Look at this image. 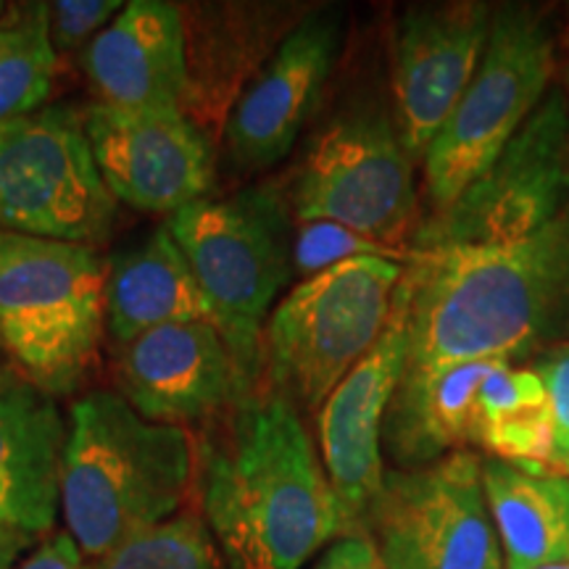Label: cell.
<instances>
[{
  "instance_id": "3",
  "label": "cell",
  "mask_w": 569,
  "mask_h": 569,
  "mask_svg": "<svg viewBox=\"0 0 569 569\" xmlns=\"http://www.w3.org/2000/svg\"><path fill=\"white\" fill-rule=\"evenodd\" d=\"M196 488V440L184 427L142 419L111 390L69 411L61 517L84 559L180 515Z\"/></svg>"
},
{
  "instance_id": "23",
  "label": "cell",
  "mask_w": 569,
  "mask_h": 569,
  "mask_svg": "<svg viewBox=\"0 0 569 569\" xmlns=\"http://www.w3.org/2000/svg\"><path fill=\"white\" fill-rule=\"evenodd\" d=\"M59 53L48 32V3H11L0 13V130L46 109Z\"/></svg>"
},
{
  "instance_id": "33",
  "label": "cell",
  "mask_w": 569,
  "mask_h": 569,
  "mask_svg": "<svg viewBox=\"0 0 569 569\" xmlns=\"http://www.w3.org/2000/svg\"><path fill=\"white\" fill-rule=\"evenodd\" d=\"M540 569H569V565H551V567H540Z\"/></svg>"
},
{
  "instance_id": "31",
  "label": "cell",
  "mask_w": 569,
  "mask_h": 569,
  "mask_svg": "<svg viewBox=\"0 0 569 569\" xmlns=\"http://www.w3.org/2000/svg\"><path fill=\"white\" fill-rule=\"evenodd\" d=\"M30 543V538L19 536V532H11L6 528H0V551L3 549H11V546H27Z\"/></svg>"
},
{
  "instance_id": "34",
  "label": "cell",
  "mask_w": 569,
  "mask_h": 569,
  "mask_svg": "<svg viewBox=\"0 0 569 569\" xmlns=\"http://www.w3.org/2000/svg\"><path fill=\"white\" fill-rule=\"evenodd\" d=\"M6 382H9V380H6V372H3V369H0V388H3Z\"/></svg>"
},
{
  "instance_id": "13",
  "label": "cell",
  "mask_w": 569,
  "mask_h": 569,
  "mask_svg": "<svg viewBox=\"0 0 569 569\" xmlns=\"http://www.w3.org/2000/svg\"><path fill=\"white\" fill-rule=\"evenodd\" d=\"M493 6L480 0L411 6L393 32V122L411 161L422 163L440 127L486 56Z\"/></svg>"
},
{
  "instance_id": "32",
  "label": "cell",
  "mask_w": 569,
  "mask_h": 569,
  "mask_svg": "<svg viewBox=\"0 0 569 569\" xmlns=\"http://www.w3.org/2000/svg\"><path fill=\"white\" fill-rule=\"evenodd\" d=\"M21 551H24V546H11V549L0 551V569H13Z\"/></svg>"
},
{
  "instance_id": "8",
  "label": "cell",
  "mask_w": 569,
  "mask_h": 569,
  "mask_svg": "<svg viewBox=\"0 0 569 569\" xmlns=\"http://www.w3.org/2000/svg\"><path fill=\"white\" fill-rule=\"evenodd\" d=\"M290 211L298 222L340 224L411 256L419 227L415 161L382 106H356L319 132L298 167Z\"/></svg>"
},
{
  "instance_id": "19",
  "label": "cell",
  "mask_w": 569,
  "mask_h": 569,
  "mask_svg": "<svg viewBox=\"0 0 569 569\" xmlns=\"http://www.w3.org/2000/svg\"><path fill=\"white\" fill-rule=\"evenodd\" d=\"M106 336L117 348L163 325L211 322V306L167 224L106 267Z\"/></svg>"
},
{
  "instance_id": "28",
  "label": "cell",
  "mask_w": 569,
  "mask_h": 569,
  "mask_svg": "<svg viewBox=\"0 0 569 569\" xmlns=\"http://www.w3.org/2000/svg\"><path fill=\"white\" fill-rule=\"evenodd\" d=\"M315 569H386L369 536H343L332 540Z\"/></svg>"
},
{
  "instance_id": "5",
  "label": "cell",
  "mask_w": 569,
  "mask_h": 569,
  "mask_svg": "<svg viewBox=\"0 0 569 569\" xmlns=\"http://www.w3.org/2000/svg\"><path fill=\"white\" fill-rule=\"evenodd\" d=\"M403 272L401 259L356 256L293 284L261 336L269 393L284 398L301 417H317L327 396L380 340Z\"/></svg>"
},
{
  "instance_id": "18",
  "label": "cell",
  "mask_w": 569,
  "mask_h": 569,
  "mask_svg": "<svg viewBox=\"0 0 569 569\" xmlns=\"http://www.w3.org/2000/svg\"><path fill=\"white\" fill-rule=\"evenodd\" d=\"M67 432L53 396L30 382L0 388V528L30 540L56 528Z\"/></svg>"
},
{
  "instance_id": "20",
  "label": "cell",
  "mask_w": 569,
  "mask_h": 569,
  "mask_svg": "<svg viewBox=\"0 0 569 569\" xmlns=\"http://www.w3.org/2000/svg\"><path fill=\"white\" fill-rule=\"evenodd\" d=\"M503 569L569 565V478L532 465L480 459Z\"/></svg>"
},
{
  "instance_id": "7",
  "label": "cell",
  "mask_w": 569,
  "mask_h": 569,
  "mask_svg": "<svg viewBox=\"0 0 569 569\" xmlns=\"http://www.w3.org/2000/svg\"><path fill=\"white\" fill-rule=\"evenodd\" d=\"M557 40L543 13L498 6L486 56L422 159L430 213L448 209L522 130L549 92Z\"/></svg>"
},
{
  "instance_id": "35",
  "label": "cell",
  "mask_w": 569,
  "mask_h": 569,
  "mask_svg": "<svg viewBox=\"0 0 569 569\" xmlns=\"http://www.w3.org/2000/svg\"><path fill=\"white\" fill-rule=\"evenodd\" d=\"M3 11H6V6H3V3H0V13H3Z\"/></svg>"
},
{
  "instance_id": "11",
  "label": "cell",
  "mask_w": 569,
  "mask_h": 569,
  "mask_svg": "<svg viewBox=\"0 0 569 569\" xmlns=\"http://www.w3.org/2000/svg\"><path fill=\"white\" fill-rule=\"evenodd\" d=\"M365 536L386 569H503L480 457L469 448L386 472Z\"/></svg>"
},
{
  "instance_id": "26",
  "label": "cell",
  "mask_w": 569,
  "mask_h": 569,
  "mask_svg": "<svg viewBox=\"0 0 569 569\" xmlns=\"http://www.w3.org/2000/svg\"><path fill=\"white\" fill-rule=\"evenodd\" d=\"M122 9V0H56V3H48V32H51L56 53H82Z\"/></svg>"
},
{
  "instance_id": "17",
  "label": "cell",
  "mask_w": 569,
  "mask_h": 569,
  "mask_svg": "<svg viewBox=\"0 0 569 569\" xmlns=\"http://www.w3.org/2000/svg\"><path fill=\"white\" fill-rule=\"evenodd\" d=\"M80 67L96 103L184 111L190 77L182 11L163 0H130L80 53Z\"/></svg>"
},
{
  "instance_id": "29",
  "label": "cell",
  "mask_w": 569,
  "mask_h": 569,
  "mask_svg": "<svg viewBox=\"0 0 569 569\" xmlns=\"http://www.w3.org/2000/svg\"><path fill=\"white\" fill-rule=\"evenodd\" d=\"M13 569H92L69 532H56Z\"/></svg>"
},
{
  "instance_id": "2",
  "label": "cell",
  "mask_w": 569,
  "mask_h": 569,
  "mask_svg": "<svg viewBox=\"0 0 569 569\" xmlns=\"http://www.w3.org/2000/svg\"><path fill=\"white\" fill-rule=\"evenodd\" d=\"M201 517L232 569H301L346 519L303 417L251 393L196 443Z\"/></svg>"
},
{
  "instance_id": "22",
  "label": "cell",
  "mask_w": 569,
  "mask_h": 569,
  "mask_svg": "<svg viewBox=\"0 0 569 569\" xmlns=\"http://www.w3.org/2000/svg\"><path fill=\"white\" fill-rule=\"evenodd\" d=\"M469 446L488 459L549 469L557 430L549 393L532 367L501 361L478 388L472 407Z\"/></svg>"
},
{
  "instance_id": "4",
  "label": "cell",
  "mask_w": 569,
  "mask_h": 569,
  "mask_svg": "<svg viewBox=\"0 0 569 569\" xmlns=\"http://www.w3.org/2000/svg\"><path fill=\"white\" fill-rule=\"evenodd\" d=\"M211 306L213 327L234 367L253 388L261 372V336L272 306L296 277L293 219L269 184L227 198H203L167 219Z\"/></svg>"
},
{
  "instance_id": "27",
  "label": "cell",
  "mask_w": 569,
  "mask_h": 569,
  "mask_svg": "<svg viewBox=\"0 0 569 569\" xmlns=\"http://www.w3.org/2000/svg\"><path fill=\"white\" fill-rule=\"evenodd\" d=\"M543 380L546 393H549L553 430H557V446L569 438V343L551 348L538 356L530 365Z\"/></svg>"
},
{
  "instance_id": "12",
  "label": "cell",
  "mask_w": 569,
  "mask_h": 569,
  "mask_svg": "<svg viewBox=\"0 0 569 569\" xmlns=\"http://www.w3.org/2000/svg\"><path fill=\"white\" fill-rule=\"evenodd\" d=\"M82 122L98 172L117 203L172 217L213 190V146L184 111H127L92 103Z\"/></svg>"
},
{
  "instance_id": "15",
  "label": "cell",
  "mask_w": 569,
  "mask_h": 569,
  "mask_svg": "<svg viewBox=\"0 0 569 569\" xmlns=\"http://www.w3.org/2000/svg\"><path fill=\"white\" fill-rule=\"evenodd\" d=\"M343 42V11L306 13L240 92L224 127L230 159L243 172H264L293 151L315 113Z\"/></svg>"
},
{
  "instance_id": "6",
  "label": "cell",
  "mask_w": 569,
  "mask_h": 569,
  "mask_svg": "<svg viewBox=\"0 0 569 569\" xmlns=\"http://www.w3.org/2000/svg\"><path fill=\"white\" fill-rule=\"evenodd\" d=\"M106 267L96 248L0 232V346L42 393H74L98 367Z\"/></svg>"
},
{
  "instance_id": "10",
  "label": "cell",
  "mask_w": 569,
  "mask_h": 569,
  "mask_svg": "<svg viewBox=\"0 0 569 569\" xmlns=\"http://www.w3.org/2000/svg\"><path fill=\"white\" fill-rule=\"evenodd\" d=\"M113 219L117 198L74 109L46 106L0 130V232L96 248Z\"/></svg>"
},
{
  "instance_id": "30",
  "label": "cell",
  "mask_w": 569,
  "mask_h": 569,
  "mask_svg": "<svg viewBox=\"0 0 569 569\" xmlns=\"http://www.w3.org/2000/svg\"><path fill=\"white\" fill-rule=\"evenodd\" d=\"M549 469H553V472L567 475V478H569V438L561 440V443L553 448V457H551Z\"/></svg>"
},
{
  "instance_id": "1",
  "label": "cell",
  "mask_w": 569,
  "mask_h": 569,
  "mask_svg": "<svg viewBox=\"0 0 569 569\" xmlns=\"http://www.w3.org/2000/svg\"><path fill=\"white\" fill-rule=\"evenodd\" d=\"M401 382L469 361L525 367L569 343V203L515 243L411 253Z\"/></svg>"
},
{
  "instance_id": "9",
  "label": "cell",
  "mask_w": 569,
  "mask_h": 569,
  "mask_svg": "<svg viewBox=\"0 0 569 569\" xmlns=\"http://www.w3.org/2000/svg\"><path fill=\"white\" fill-rule=\"evenodd\" d=\"M569 203V98L551 88L515 138L448 209L419 219L411 253L515 243Z\"/></svg>"
},
{
  "instance_id": "24",
  "label": "cell",
  "mask_w": 569,
  "mask_h": 569,
  "mask_svg": "<svg viewBox=\"0 0 569 569\" xmlns=\"http://www.w3.org/2000/svg\"><path fill=\"white\" fill-rule=\"evenodd\" d=\"M224 557L201 511L182 509L167 522L134 532L90 561L92 569H224Z\"/></svg>"
},
{
  "instance_id": "14",
  "label": "cell",
  "mask_w": 569,
  "mask_h": 569,
  "mask_svg": "<svg viewBox=\"0 0 569 569\" xmlns=\"http://www.w3.org/2000/svg\"><path fill=\"white\" fill-rule=\"evenodd\" d=\"M407 346V306L398 284L393 315L380 340L327 396L317 415L319 459L343 511L346 536H365L369 509L386 480L382 425L401 386Z\"/></svg>"
},
{
  "instance_id": "25",
  "label": "cell",
  "mask_w": 569,
  "mask_h": 569,
  "mask_svg": "<svg viewBox=\"0 0 569 569\" xmlns=\"http://www.w3.org/2000/svg\"><path fill=\"white\" fill-rule=\"evenodd\" d=\"M356 256H388V259L409 261L407 253L390 251V248L375 243V240L361 238L340 224L330 222H298L296 243H293V261L296 274L306 277L322 272V269L340 264Z\"/></svg>"
},
{
  "instance_id": "21",
  "label": "cell",
  "mask_w": 569,
  "mask_h": 569,
  "mask_svg": "<svg viewBox=\"0 0 569 569\" xmlns=\"http://www.w3.org/2000/svg\"><path fill=\"white\" fill-rule=\"evenodd\" d=\"M498 365L501 361H469L401 382L382 425V440L396 465L425 467L467 448L475 396Z\"/></svg>"
},
{
  "instance_id": "16",
  "label": "cell",
  "mask_w": 569,
  "mask_h": 569,
  "mask_svg": "<svg viewBox=\"0 0 569 569\" xmlns=\"http://www.w3.org/2000/svg\"><path fill=\"white\" fill-rule=\"evenodd\" d=\"M119 351V396L156 425L209 422L251 396L211 322L163 325Z\"/></svg>"
}]
</instances>
